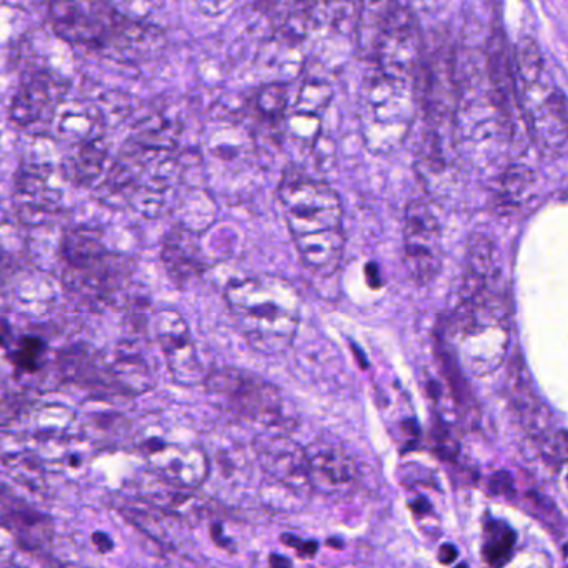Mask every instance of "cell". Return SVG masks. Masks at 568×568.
<instances>
[{
  "label": "cell",
  "mask_w": 568,
  "mask_h": 568,
  "mask_svg": "<svg viewBox=\"0 0 568 568\" xmlns=\"http://www.w3.org/2000/svg\"><path fill=\"white\" fill-rule=\"evenodd\" d=\"M277 199L302 265L317 277H332L345 251L341 195L328 182L291 168L282 174Z\"/></svg>",
  "instance_id": "cell-1"
},
{
  "label": "cell",
  "mask_w": 568,
  "mask_h": 568,
  "mask_svg": "<svg viewBox=\"0 0 568 568\" xmlns=\"http://www.w3.org/2000/svg\"><path fill=\"white\" fill-rule=\"evenodd\" d=\"M224 298L252 351L278 355L292 347L301 327L302 302L291 281L274 274L234 278Z\"/></svg>",
  "instance_id": "cell-2"
},
{
  "label": "cell",
  "mask_w": 568,
  "mask_h": 568,
  "mask_svg": "<svg viewBox=\"0 0 568 568\" xmlns=\"http://www.w3.org/2000/svg\"><path fill=\"white\" fill-rule=\"evenodd\" d=\"M49 18L62 41L121 64H138L151 45V26L125 18L105 2H54Z\"/></svg>",
  "instance_id": "cell-3"
},
{
  "label": "cell",
  "mask_w": 568,
  "mask_h": 568,
  "mask_svg": "<svg viewBox=\"0 0 568 568\" xmlns=\"http://www.w3.org/2000/svg\"><path fill=\"white\" fill-rule=\"evenodd\" d=\"M59 257L65 291L92 307L118 304L134 274L131 258L109 251L101 232L81 225L65 232Z\"/></svg>",
  "instance_id": "cell-4"
},
{
  "label": "cell",
  "mask_w": 568,
  "mask_h": 568,
  "mask_svg": "<svg viewBox=\"0 0 568 568\" xmlns=\"http://www.w3.org/2000/svg\"><path fill=\"white\" fill-rule=\"evenodd\" d=\"M417 79L374 68L358 98V125L365 148L390 154L402 148L415 118Z\"/></svg>",
  "instance_id": "cell-5"
},
{
  "label": "cell",
  "mask_w": 568,
  "mask_h": 568,
  "mask_svg": "<svg viewBox=\"0 0 568 568\" xmlns=\"http://www.w3.org/2000/svg\"><path fill=\"white\" fill-rule=\"evenodd\" d=\"M205 392L215 407L258 424H274L282 414L277 385L255 372L221 367L207 372Z\"/></svg>",
  "instance_id": "cell-6"
},
{
  "label": "cell",
  "mask_w": 568,
  "mask_h": 568,
  "mask_svg": "<svg viewBox=\"0 0 568 568\" xmlns=\"http://www.w3.org/2000/svg\"><path fill=\"white\" fill-rule=\"evenodd\" d=\"M254 452L264 470V504L275 507L277 498L304 501L312 491L308 481L307 450L291 435L281 432H262L254 438Z\"/></svg>",
  "instance_id": "cell-7"
},
{
  "label": "cell",
  "mask_w": 568,
  "mask_h": 568,
  "mask_svg": "<svg viewBox=\"0 0 568 568\" xmlns=\"http://www.w3.org/2000/svg\"><path fill=\"white\" fill-rule=\"evenodd\" d=\"M404 262L417 285L430 284L440 274V225L427 202L412 201L405 211Z\"/></svg>",
  "instance_id": "cell-8"
},
{
  "label": "cell",
  "mask_w": 568,
  "mask_h": 568,
  "mask_svg": "<svg viewBox=\"0 0 568 568\" xmlns=\"http://www.w3.org/2000/svg\"><path fill=\"white\" fill-rule=\"evenodd\" d=\"M152 327L172 381L181 387L204 385L207 372L184 315L175 308H161L154 315Z\"/></svg>",
  "instance_id": "cell-9"
},
{
  "label": "cell",
  "mask_w": 568,
  "mask_h": 568,
  "mask_svg": "<svg viewBox=\"0 0 568 568\" xmlns=\"http://www.w3.org/2000/svg\"><path fill=\"white\" fill-rule=\"evenodd\" d=\"M141 448L152 470L179 490L202 487L211 475V460L202 445L154 437L142 442Z\"/></svg>",
  "instance_id": "cell-10"
},
{
  "label": "cell",
  "mask_w": 568,
  "mask_h": 568,
  "mask_svg": "<svg viewBox=\"0 0 568 568\" xmlns=\"http://www.w3.org/2000/svg\"><path fill=\"white\" fill-rule=\"evenodd\" d=\"M68 82L54 72L32 71L22 78L11 102L9 118L18 128H32L54 121L59 109L64 104Z\"/></svg>",
  "instance_id": "cell-11"
},
{
  "label": "cell",
  "mask_w": 568,
  "mask_h": 568,
  "mask_svg": "<svg viewBox=\"0 0 568 568\" xmlns=\"http://www.w3.org/2000/svg\"><path fill=\"white\" fill-rule=\"evenodd\" d=\"M54 169L48 164L24 162L14 175L12 205L26 225H42L58 217L62 194L51 184Z\"/></svg>",
  "instance_id": "cell-12"
},
{
  "label": "cell",
  "mask_w": 568,
  "mask_h": 568,
  "mask_svg": "<svg viewBox=\"0 0 568 568\" xmlns=\"http://www.w3.org/2000/svg\"><path fill=\"white\" fill-rule=\"evenodd\" d=\"M305 450L312 491L335 497L348 494L355 487L357 467L344 448L325 444L318 438L305 447Z\"/></svg>",
  "instance_id": "cell-13"
},
{
  "label": "cell",
  "mask_w": 568,
  "mask_h": 568,
  "mask_svg": "<svg viewBox=\"0 0 568 568\" xmlns=\"http://www.w3.org/2000/svg\"><path fill=\"white\" fill-rule=\"evenodd\" d=\"M161 262L165 274L179 288H187L192 282L201 281L209 268L197 232L179 224L169 231L162 242Z\"/></svg>",
  "instance_id": "cell-14"
},
{
  "label": "cell",
  "mask_w": 568,
  "mask_h": 568,
  "mask_svg": "<svg viewBox=\"0 0 568 568\" xmlns=\"http://www.w3.org/2000/svg\"><path fill=\"white\" fill-rule=\"evenodd\" d=\"M109 145L104 135L94 134L84 141L72 144L61 162L65 181L78 187H91L104 172Z\"/></svg>",
  "instance_id": "cell-15"
},
{
  "label": "cell",
  "mask_w": 568,
  "mask_h": 568,
  "mask_svg": "<svg viewBox=\"0 0 568 568\" xmlns=\"http://www.w3.org/2000/svg\"><path fill=\"white\" fill-rule=\"evenodd\" d=\"M291 104V91L284 82H271L261 85L248 101V111L255 128L278 139L288 128L287 114Z\"/></svg>",
  "instance_id": "cell-16"
},
{
  "label": "cell",
  "mask_w": 568,
  "mask_h": 568,
  "mask_svg": "<svg viewBox=\"0 0 568 568\" xmlns=\"http://www.w3.org/2000/svg\"><path fill=\"white\" fill-rule=\"evenodd\" d=\"M105 377L122 394L142 395L154 387L155 378L145 358L132 348H119L114 361L105 364Z\"/></svg>",
  "instance_id": "cell-17"
},
{
  "label": "cell",
  "mask_w": 568,
  "mask_h": 568,
  "mask_svg": "<svg viewBox=\"0 0 568 568\" xmlns=\"http://www.w3.org/2000/svg\"><path fill=\"white\" fill-rule=\"evenodd\" d=\"M494 258V245L484 234H474L468 241L462 274L460 301H474L487 287L488 272Z\"/></svg>",
  "instance_id": "cell-18"
},
{
  "label": "cell",
  "mask_w": 568,
  "mask_h": 568,
  "mask_svg": "<svg viewBox=\"0 0 568 568\" xmlns=\"http://www.w3.org/2000/svg\"><path fill=\"white\" fill-rule=\"evenodd\" d=\"M334 98V89L331 82L321 78H308L302 82L301 91L295 98L294 105H292V121L314 122L317 124L318 119L324 114L325 109Z\"/></svg>",
  "instance_id": "cell-19"
},
{
  "label": "cell",
  "mask_w": 568,
  "mask_h": 568,
  "mask_svg": "<svg viewBox=\"0 0 568 568\" xmlns=\"http://www.w3.org/2000/svg\"><path fill=\"white\" fill-rule=\"evenodd\" d=\"M9 361L24 374H38L44 367L48 344L38 335H22L12 338V344L4 345Z\"/></svg>",
  "instance_id": "cell-20"
},
{
  "label": "cell",
  "mask_w": 568,
  "mask_h": 568,
  "mask_svg": "<svg viewBox=\"0 0 568 568\" xmlns=\"http://www.w3.org/2000/svg\"><path fill=\"white\" fill-rule=\"evenodd\" d=\"M515 79L521 89L531 88L544 79V58L535 39L524 38L515 48Z\"/></svg>",
  "instance_id": "cell-21"
},
{
  "label": "cell",
  "mask_w": 568,
  "mask_h": 568,
  "mask_svg": "<svg viewBox=\"0 0 568 568\" xmlns=\"http://www.w3.org/2000/svg\"><path fill=\"white\" fill-rule=\"evenodd\" d=\"M12 520V527L18 531H28V537L32 534H42V530H48V525L44 521H49V518L42 517L39 511L31 510L29 507L14 508L9 514L4 511V521Z\"/></svg>",
  "instance_id": "cell-22"
},
{
  "label": "cell",
  "mask_w": 568,
  "mask_h": 568,
  "mask_svg": "<svg viewBox=\"0 0 568 568\" xmlns=\"http://www.w3.org/2000/svg\"><path fill=\"white\" fill-rule=\"evenodd\" d=\"M535 175L530 169L524 165H510L501 178V192L507 197H517L534 182Z\"/></svg>",
  "instance_id": "cell-23"
},
{
  "label": "cell",
  "mask_w": 568,
  "mask_h": 568,
  "mask_svg": "<svg viewBox=\"0 0 568 568\" xmlns=\"http://www.w3.org/2000/svg\"><path fill=\"white\" fill-rule=\"evenodd\" d=\"M514 531L507 530V528H501L497 534L490 535L487 548H485L488 561L494 565L504 564L514 547Z\"/></svg>",
  "instance_id": "cell-24"
},
{
  "label": "cell",
  "mask_w": 568,
  "mask_h": 568,
  "mask_svg": "<svg viewBox=\"0 0 568 568\" xmlns=\"http://www.w3.org/2000/svg\"><path fill=\"white\" fill-rule=\"evenodd\" d=\"M547 161L561 174L568 178V131L561 134L557 141L551 142L544 151Z\"/></svg>",
  "instance_id": "cell-25"
},
{
  "label": "cell",
  "mask_w": 568,
  "mask_h": 568,
  "mask_svg": "<svg viewBox=\"0 0 568 568\" xmlns=\"http://www.w3.org/2000/svg\"><path fill=\"white\" fill-rule=\"evenodd\" d=\"M282 544L287 547L295 548L301 557H315L318 550V544L314 540H302V538L295 537V535L285 534L282 535Z\"/></svg>",
  "instance_id": "cell-26"
},
{
  "label": "cell",
  "mask_w": 568,
  "mask_h": 568,
  "mask_svg": "<svg viewBox=\"0 0 568 568\" xmlns=\"http://www.w3.org/2000/svg\"><path fill=\"white\" fill-rule=\"evenodd\" d=\"M92 544L95 545V548H98L101 554H109V551L114 548V541H112V538L109 537L108 534H104V531H95V534L92 535Z\"/></svg>",
  "instance_id": "cell-27"
},
{
  "label": "cell",
  "mask_w": 568,
  "mask_h": 568,
  "mask_svg": "<svg viewBox=\"0 0 568 568\" xmlns=\"http://www.w3.org/2000/svg\"><path fill=\"white\" fill-rule=\"evenodd\" d=\"M554 445L555 454L560 455V457L568 458V432H560L557 434V437L551 442Z\"/></svg>",
  "instance_id": "cell-28"
},
{
  "label": "cell",
  "mask_w": 568,
  "mask_h": 568,
  "mask_svg": "<svg viewBox=\"0 0 568 568\" xmlns=\"http://www.w3.org/2000/svg\"><path fill=\"white\" fill-rule=\"evenodd\" d=\"M268 567H271V568H292V564L287 557H282V555L272 554L271 557H268Z\"/></svg>",
  "instance_id": "cell-29"
},
{
  "label": "cell",
  "mask_w": 568,
  "mask_h": 568,
  "mask_svg": "<svg viewBox=\"0 0 568 568\" xmlns=\"http://www.w3.org/2000/svg\"><path fill=\"white\" fill-rule=\"evenodd\" d=\"M455 557H457V554H455L454 547L447 545V547L442 548L440 560L444 561V564H450V561L454 560Z\"/></svg>",
  "instance_id": "cell-30"
},
{
  "label": "cell",
  "mask_w": 568,
  "mask_h": 568,
  "mask_svg": "<svg viewBox=\"0 0 568 568\" xmlns=\"http://www.w3.org/2000/svg\"><path fill=\"white\" fill-rule=\"evenodd\" d=\"M460 568H465V567H460Z\"/></svg>",
  "instance_id": "cell-31"
}]
</instances>
